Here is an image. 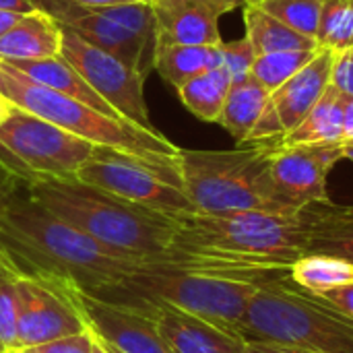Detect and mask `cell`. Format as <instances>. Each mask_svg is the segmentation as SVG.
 <instances>
[{"label": "cell", "instance_id": "6da1fadb", "mask_svg": "<svg viewBox=\"0 0 353 353\" xmlns=\"http://www.w3.org/2000/svg\"><path fill=\"white\" fill-rule=\"evenodd\" d=\"M172 248L155 259L168 267L213 275L259 288L290 277V267L306 254L308 228L300 215L267 211L178 215Z\"/></svg>", "mask_w": 353, "mask_h": 353}, {"label": "cell", "instance_id": "7a4b0ae2", "mask_svg": "<svg viewBox=\"0 0 353 353\" xmlns=\"http://www.w3.org/2000/svg\"><path fill=\"white\" fill-rule=\"evenodd\" d=\"M0 250L25 275L103 294L147 267V259L110 248L35 203L25 182L0 207Z\"/></svg>", "mask_w": 353, "mask_h": 353}, {"label": "cell", "instance_id": "3957f363", "mask_svg": "<svg viewBox=\"0 0 353 353\" xmlns=\"http://www.w3.org/2000/svg\"><path fill=\"white\" fill-rule=\"evenodd\" d=\"M25 188L35 203L93 240L147 261L163 256L178 232L176 217L139 207L77 178H39L25 182Z\"/></svg>", "mask_w": 353, "mask_h": 353}, {"label": "cell", "instance_id": "277c9868", "mask_svg": "<svg viewBox=\"0 0 353 353\" xmlns=\"http://www.w3.org/2000/svg\"><path fill=\"white\" fill-rule=\"evenodd\" d=\"M0 91L21 110L35 114L66 132L89 141L95 147H112L134 155L165 172L182 188L180 147L157 130H145L132 122L105 116L77 99L56 93L25 74L8 62H0Z\"/></svg>", "mask_w": 353, "mask_h": 353}, {"label": "cell", "instance_id": "5b68a950", "mask_svg": "<svg viewBox=\"0 0 353 353\" xmlns=\"http://www.w3.org/2000/svg\"><path fill=\"white\" fill-rule=\"evenodd\" d=\"M271 147L238 149H180L184 192L196 213L221 215L238 211H267L300 215L277 190L271 174Z\"/></svg>", "mask_w": 353, "mask_h": 353}, {"label": "cell", "instance_id": "8992f818", "mask_svg": "<svg viewBox=\"0 0 353 353\" xmlns=\"http://www.w3.org/2000/svg\"><path fill=\"white\" fill-rule=\"evenodd\" d=\"M240 337L300 353H353V321L288 277L256 292L240 323Z\"/></svg>", "mask_w": 353, "mask_h": 353}, {"label": "cell", "instance_id": "52a82bcc", "mask_svg": "<svg viewBox=\"0 0 353 353\" xmlns=\"http://www.w3.org/2000/svg\"><path fill=\"white\" fill-rule=\"evenodd\" d=\"M122 288L137 296L180 308L236 337H240V323L250 300L261 290L254 283L188 273L159 261H149L147 267L128 277Z\"/></svg>", "mask_w": 353, "mask_h": 353}, {"label": "cell", "instance_id": "ba28073f", "mask_svg": "<svg viewBox=\"0 0 353 353\" xmlns=\"http://www.w3.org/2000/svg\"><path fill=\"white\" fill-rule=\"evenodd\" d=\"M89 141L14 108L0 124V165L23 182L39 178H74L91 157Z\"/></svg>", "mask_w": 353, "mask_h": 353}, {"label": "cell", "instance_id": "9c48e42d", "mask_svg": "<svg viewBox=\"0 0 353 353\" xmlns=\"http://www.w3.org/2000/svg\"><path fill=\"white\" fill-rule=\"evenodd\" d=\"M74 178L118 199L172 217L194 211L184 188L165 172L112 147H93L91 157L79 168Z\"/></svg>", "mask_w": 353, "mask_h": 353}, {"label": "cell", "instance_id": "30bf717a", "mask_svg": "<svg viewBox=\"0 0 353 353\" xmlns=\"http://www.w3.org/2000/svg\"><path fill=\"white\" fill-rule=\"evenodd\" d=\"M64 288L77 304L87 329L120 353H176L157 329L151 300L122 285L103 294L85 292L68 281Z\"/></svg>", "mask_w": 353, "mask_h": 353}, {"label": "cell", "instance_id": "8fae6325", "mask_svg": "<svg viewBox=\"0 0 353 353\" xmlns=\"http://www.w3.org/2000/svg\"><path fill=\"white\" fill-rule=\"evenodd\" d=\"M60 56L79 70L91 89L99 93L120 114V118L145 130H157L151 124L145 101V74L114 54L85 41L68 27H62Z\"/></svg>", "mask_w": 353, "mask_h": 353}, {"label": "cell", "instance_id": "7c38bea8", "mask_svg": "<svg viewBox=\"0 0 353 353\" xmlns=\"http://www.w3.org/2000/svg\"><path fill=\"white\" fill-rule=\"evenodd\" d=\"M14 290L21 350L87 331V325L64 283L37 279L17 271Z\"/></svg>", "mask_w": 353, "mask_h": 353}, {"label": "cell", "instance_id": "4fadbf2b", "mask_svg": "<svg viewBox=\"0 0 353 353\" xmlns=\"http://www.w3.org/2000/svg\"><path fill=\"white\" fill-rule=\"evenodd\" d=\"M341 159H345V143L273 145L271 174L283 199L296 211H304L329 203L327 178Z\"/></svg>", "mask_w": 353, "mask_h": 353}, {"label": "cell", "instance_id": "5bb4252c", "mask_svg": "<svg viewBox=\"0 0 353 353\" xmlns=\"http://www.w3.org/2000/svg\"><path fill=\"white\" fill-rule=\"evenodd\" d=\"M244 0H153L157 43H221L219 19Z\"/></svg>", "mask_w": 353, "mask_h": 353}, {"label": "cell", "instance_id": "9a60e30c", "mask_svg": "<svg viewBox=\"0 0 353 353\" xmlns=\"http://www.w3.org/2000/svg\"><path fill=\"white\" fill-rule=\"evenodd\" d=\"M151 304L161 337L176 353H246L244 339L170 304Z\"/></svg>", "mask_w": 353, "mask_h": 353}, {"label": "cell", "instance_id": "2e32d148", "mask_svg": "<svg viewBox=\"0 0 353 353\" xmlns=\"http://www.w3.org/2000/svg\"><path fill=\"white\" fill-rule=\"evenodd\" d=\"M333 58L335 52L319 48L316 56L302 70H298L290 81L271 93V101L281 118L285 134L304 120V116L314 108V103L331 85Z\"/></svg>", "mask_w": 353, "mask_h": 353}, {"label": "cell", "instance_id": "e0dca14e", "mask_svg": "<svg viewBox=\"0 0 353 353\" xmlns=\"http://www.w3.org/2000/svg\"><path fill=\"white\" fill-rule=\"evenodd\" d=\"M62 25L41 8L23 12L0 35V62H29L60 56Z\"/></svg>", "mask_w": 353, "mask_h": 353}, {"label": "cell", "instance_id": "ac0fdd59", "mask_svg": "<svg viewBox=\"0 0 353 353\" xmlns=\"http://www.w3.org/2000/svg\"><path fill=\"white\" fill-rule=\"evenodd\" d=\"M308 240L306 252L341 256L353 263V207L316 203L304 209Z\"/></svg>", "mask_w": 353, "mask_h": 353}, {"label": "cell", "instance_id": "d6986e66", "mask_svg": "<svg viewBox=\"0 0 353 353\" xmlns=\"http://www.w3.org/2000/svg\"><path fill=\"white\" fill-rule=\"evenodd\" d=\"M10 66H14L21 74H25L27 79L56 91L62 93L70 99H77L105 116L112 118H120V114L99 95L91 89V85L79 74L77 68H72L62 56L56 58H46V60H29V62H8ZM124 120V118H120Z\"/></svg>", "mask_w": 353, "mask_h": 353}, {"label": "cell", "instance_id": "ffe728a7", "mask_svg": "<svg viewBox=\"0 0 353 353\" xmlns=\"http://www.w3.org/2000/svg\"><path fill=\"white\" fill-rule=\"evenodd\" d=\"M343 101L345 95L331 83L304 120L292 128L279 145L345 143L343 139Z\"/></svg>", "mask_w": 353, "mask_h": 353}, {"label": "cell", "instance_id": "44dd1931", "mask_svg": "<svg viewBox=\"0 0 353 353\" xmlns=\"http://www.w3.org/2000/svg\"><path fill=\"white\" fill-rule=\"evenodd\" d=\"M223 41V39H221ZM221 66V50L215 46H194V43H157L153 70L159 72L163 81L180 89L186 81L201 74L203 70Z\"/></svg>", "mask_w": 353, "mask_h": 353}, {"label": "cell", "instance_id": "7402d4cb", "mask_svg": "<svg viewBox=\"0 0 353 353\" xmlns=\"http://www.w3.org/2000/svg\"><path fill=\"white\" fill-rule=\"evenodd\" d=\"M269 97L271 93L252 74L232 83L217 124H221L240 145H244L256 120L261 118Z\"/></svg>", "mask_w": 353, "mask_h": 353}, {"label": "cell", "instance_id": "603a6c76", "mask_svg": "<svg viewBox=\"0 0 353 353\" xmlns=\"http://www.w3.org/2000/svg\"><path fill=\"white\" fill-rule=\"evenodd\" d=\"M244 27L246 35L252 41L256 56L279 52V50H314L316 41L308 35L298 33L277 17L263 10L256 2L244 4Z\"/></svg>", "mask_w": 353, "mask_h": 353}, {"label": "cell", "instance_id": "cb8c5ba5", "mask_svg": "<svg viewBox=\"0 0 353 353\" xmlns=\"http://www.w3.org/2000/svg\"><path fill=\"white\" fill-rule=\"evenodd\" d=\"M290 281L312 296H321L353 283V263L341 256L306 252L292 263Z\"/></svg>", "mask_w": 353, "mask_h": 353}, {"label": "cell", "instance_id": "d4e9b609", "mask_svg": "<svg viewBox=\"0 0 353 353\" xmlns=\"http://www.w3.org/2000/svg\"><path fill=\"white\" fill-rule=\"evenodd\" d=\"M232 87V77L223 66L203 70L201 74L186 81L178 95L188 112L203 122H217Z\"/></svg>", "mask_w": 353, "mask_h": 353}, {"label": "cell", "instance_id": "484cf974", "mask_svg": "<svg viewBox=\"0 0 353 353\" xmlns=\"http://www.w3.org/2000/svg\"><path fill=\"white\" fill-rule=\"evenodd\" d=\"M314 41L335 54L353 50V0H325Z\"/></svg>", "mask_w": 353, "mask_h": 353}, {"label": "cell", "instance_id": "4316f807", "mask_svg": "<svg viewBox=\"0 0 353 353\" xmlns=\"http://www.w3.org/2000/svg\"><path fill=\"white\" fill-rule=\"evenodd\" d=\"M316 52H319V48H314V50H279V52L259 54L252 64L250 74L269 93H273L285 81H290L298 70H302L316 56Z\"/></svg>", "mask_w": 353, "mask_h": 353}, {"label": "cell", "instance_id": "83f0119b", "mask_svg": "<svg viewBox=\"0 0 353 353\" xmlns=\"http://www.w3.org/2000/svg\"><path fill=\"white\" fill-rule=\"evenodd\" d=\"M256 4L298 33L316 37L325 0H256Z\"/></svg>", "mask_w": 353, "mask_h": 353}, {"label": "cell", "instance_id": "f1b7e54d", "mask_svg": "<svg viewBox=\"0 0 353 353\" xmlns=\"http://www.w3.org/2000/svg\"><path fill=\"white\" fill-rule=\"evenodd\" d=\"M14 267L0 250V352H17V290Z\"/></svg>", "mask_w": 353, "mask_h": 353}, {"label": "cell", "instance_id": "f546056e", "mask_svg": "<svg viewBox=\"0 0 353 353\" xmlns=\"http://www.w3.org/2000/svg\"><path fill=\"white\" fill-rule=\"evenodd\" d=\"M219 50H221V66L232 77V83L242 81L252 72V64L256 60V50H254L252 41L248 39V35H244L240 39H232V41H221Z\"/></svg>", "mask_w": 353, "mask_h": 353}, {"label": "cell", "instance_id": "4dcf8cb0", "mask_svg": "<svg viewBox=\"0 0 353 353\" xmlns=\"http://www.w3.org/2000/svg\"><path fill=\"white\" fill-rule=\"evenodd\" d=\"M25 353H91L93 352V337L87 331L77 333V335H68L62 339H54L48 343H39L33 347L23 350Z\"/></svg>", "mask_w": 353, "mask_h": 353}, {"label": "cell", "instance_id": "1f68e13d", "mask_svg": "<svg viewBox=\"0 0 353 353\" xmlns=\"http://www.w3.org/2000/svg\"><path fill=\"white\" fill-rule=\"evenodd\" d=\"M331 83L343 95L353 97V50L335 54V58H333V70H331Z\"/></svg>", "mask_w": 353, "mask_h": 353}, {"label": "cell", "instance_id": "d6a6232c", "mask_svg": "<svg viewBox=\"0 0 353 353\" xmlns=\"http://www.w3.org/2000/svg\"><path fill=\"white\" fill-rule=\"evenodd\" d=\"M319 298L325 300L329 306H333L335 310H339L341 314H345L347 319L353 321V283L337 288V290H331V292H325Z\"/></svg>", "mask_w": 353, "mask_h": 353}, {"label": "cell", "instance_id": "836d02e7", "mask_svg": "<svg viewBox=\"0 0 353 353\" xmlns=\"http://www.w3.org/2000/svg\"><path fill=\"white\" fill-rule=\"evenodd\" d=\"M23 184V180H19L14 174H10L4 165H0V207L17 192V188Z\"/></svg>", "mask_w": 353, "mask_h": 353}, {"label": "cell", "instance_id": "e575fe53", "mask_svg": "<svg viewBox=\"0 0 353 353\" xmlns=\"http://www.w3.org/2000/svg\"><path fill=\"white\" fill-rule=\"evenodd\" d=\"M246 353H300L277 343H267V341H248L246 343Z\"/></svg>", "mask_w": 353, "mask_h": 353}, {"label": "cell", "instance_id": "d590c367", "mask_svg": "<svg viewBox=\"0 0 353 353\" xmlns=\"http://www.w3.org/2000/svg\"><path fill=\"white\" fill-rule=\"evenodd\" d=\"M343 139L345 143L353 141V97L345 95L343 101Z\"/></svg>", "mask_w": 353, "mask_h": 353}, {"label": "cell", "instance_id": "8d00e7d4", "mask_svg": "<svg viewBox=\"0 0 353 353\" xmlns=\"http://www.w3.org/2000/svg\"><path fill=\"white\" fill-rule=\"evenodd\" d=\"M0 8L14 10V12H29L37 6H35V0H0Z\"/></svg>", "mask_w": 353, "mask_h": 353}, {"label": "cell", "instance_id": "74e56055", "mask_svg": "<svg viewBox=\"0 0 353 353\" xmlns=\"http://www.w3.org/2000/svg\"><path fill=\"white\" fill-rule=\"evenodd\" d=\"M66 2L83 6V8H101V6H114V4H128L137 0H66Z\"/></svg>", "mask_w": 353, "mask_h": 353}, {"label": "cell", "instance_id": "f35d334b", "mask_svg": "<svg viewBox=\"0 0 353 353\" xmlns=\"http://www.w3.org/2000/svg\"><path fill=\"white\" fill-rule=\"evenodd\" d=\"M21 14H23V12H14V10H4V8H0V35H2L6 29H10V27L19 21Z\"/></svg>", "mask_w": 353, "mask_h": 353}, {"label": "cell", "instance_id": "ab89813d", "mask_svg": "<svg viewBox=\"0 0 353 353\" xmlns=\"http://www.w3.org/2000/svg\"><path fill=\"white\" fill-rule=\"evenodd\" d=\"M14 108H17V105H14L6 95L0 91V124H2L10 114H12V110H14Z\"/></svg>", "mask_w": 353, "mask_h": 353}, {"label": "cell", "instance_id": "60d3db41", "mask_svg": "<svg viewBox=\"0 0 353 353\" xmlns=\"http://www.w3.org/2000/svg\"><path fill=\"white\" fill-rule=\"evenodd\" d=\"M89 333H91V337H93V352L91 353H110L108 352V347L101 343V339H99V337H97V335H95L91 329H89Z\"/></svg>", "mask_w": 353, "mask_h": 353}, {"label": "cell", "instance_id": "b9f144b4", "mask_svg": "<svg viewBox=\"0 0 353 353\" xmlns=\"http://www.w3.org/2000/svg\"><path fill=\"white\" fill-rule=\"evenodd\" d=\"M345 159H352L353 161V141L345 143Z\"/></svg>", "mask_w": 353, "mask_h": 353}, {"label": "cell", "instance_id": "7bdbcfd3", "mask_svg": "<svg viewBox=\"0 0 353 353\" xmlns=\"http://www.w3.org/2000/svg\"><path fill=\"white\" fill-rule=\"evenodd\" d=\"M97 337H99V335H97ZM99 339H101V337H99ZM101 343H103V345H105V347H108V352H110V353H120V352H118V350H116V347H112V345H110V343H105V341H103V339H101Z\"/></svg>", "mask_w": 353, "mask_h": 353}, {"label": "cell", "instance_id": "ee69618b", "mask_svg": "<svg viewBox=\"0 0 353 353\" xmlns=\"http://www.w3.org/2000/svg\"><path fill=\"white\" fill-rule=\"evenodd\" d=\"M4 353H25L23 350H17V352H4Z\"/></svg>", "mask_w": 353, "mask_h": 353}, {"label": "cell", "instance_id": "f6af8a7d", "mask_svg": "<svg viewBox=\"0 0 353 353\" xmlns=\"http://www.w3.org/2000/svg\"><path fill=\"white\" fill-rule=\"evenodd\" d=\"M137 2H149V4H151L153 0H137Z\"/></svg>", "mask_w": 353, "mask_h": 353}, {"label": "cell", "instance_id": "bcb514c9", "mask_svg": "<svg viewBox=\"0 0 353 353\" xmlns=\"http://www.w3.org/2000/svg\"><path fill=\"white\" fill-rule=\"evenodd\" d=\"M244 2H246V4H250V2H256V0H244Z\"/></svg>", "mask_w": 353, "mask_h": 353}, {"label": "cell", "instance_id": "7dc6e473", "mask_svg": "<svg viewBox=\"0 0 353 353\" xmlns=\"http://www.w3.org/2000/svg\"><path fill=\"white\" fill-rule=\"evenodd\" d=\"M0 353H4V352H0Z\"/></svg>", "mask_w": 353, "mask_h": 353}]
</instances>
